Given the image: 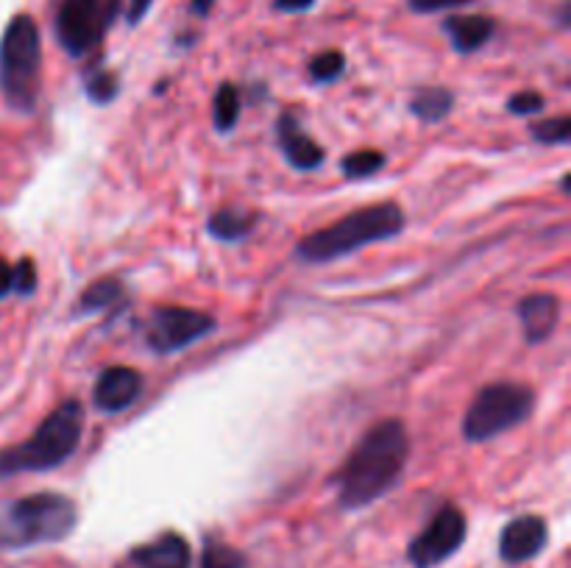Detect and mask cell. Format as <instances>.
Masks as SVG:
<instances>
[{
    "instance_id": "obj_1",
    "label": "cell",
    "mask_w": 571,
    "mask_h": 568,
    "mask_svg": "<svg viewBox=\"0 0 571 568\" xmlns=\"http://www.w3.org/2000/svg\"><path fill=\"white\" fill-rule=\"evenodd\" d=\"M412 440L405 421L382 418L357 440L340 468L333 474V488L343 510H363L391 494L407 468Z\"/></svg>"
},
{
    "instance_id": "obj_2",
    "label": "cell",
    "mask_w": 571,
    "mask_h": 568,
    "mask_svg": "<svg viewBox=\"0 0 571 568\" xmlns=\"http://www.w3.org/2000/svg\"><path fill=\"white\" fill-rule=\"evenodd\" d=\"M405 209L396 201H380L343 215L340 220L295 243L293 257L304 265H326L354 254L365 245L385 243L405 232Z\"/></svg>"
},
{
    "instance_id": "obj_3",
    "label": "cell",
    "mask_w": 571,
    "mask_h": 568,
    "mask_svg": "<svg viewBox=\"0 0 571 568\" xmlns=\"http://www.w3.org/2000/svg\"><path fill=\"white\" fill-rule=\"evenodd\" d=\"M81 434H84V407L79 398H68L50 409L45 421L23 443L0 449V479L59 468L79 452Z\"/></svg>"
},
{
    "instance_id": "obj_4",
    "label": "cell",
    "mask_w": 571,
    "mask_h": 568,
    "mask_svg": "<svg viewBox=\"0 0 571 568\" xmlns=\"http://www.w3.org/2000/svg\"><path fill=\"white\" fill-rule=\"evenodd\" d=\"M79 526V505L56 490H39L9 501L0 513V549L62 544Z\"/></svg>"
},
{
    "instance_id": "obj_5",
    "label": "cell",
    "mask_w": 571,
    "mask_h": 568,
    "mask_svg": "<svg viewBox=\"0 0 571 568\" xmlns=\"http://www.w3.org/2000/svg\"><path fill=\"white\" fill-rule=\"evenodd\" d=\"M0 92L12 109H37L43 92V34L32 14H14L0 37Z\"/></svg>"
},
{
    "instance_id": "obj_6",
    "label": "cell",
    "mask_w": 571,
    "mask_h": 568,
    "mask_svg": "<svg viewBox=\"0 0 571 568\" xmlns=\"http://www.w3.org/2000/svg\"><path fill=\"white\" fill-rule=\"evenodd\" d=\"M538 396L524 382H491L479 387L463 418V438L468 443H488L510 429L522 427L535 413Z\"/></svg>"
},
{
    "instance_id": "obj_7",
    "label": "cell",
    "mask_w": 571,
    "mask_h": 568,
    "mask_svg": "<svg viewBox=\"0 0 571 568\" xmlns=\"http://www.w3.org/2000/svg\"><path fill=\"white\" fill-rule=\"evenodd\" d=\"M117 12L120 0H59L54 20L56 43L73 59H84L104 43Z\"/></svg>"
},
{
    "instance_id": "obj_8",
    "label": "cell",
    "mask_w": 571,
    "mask_h": 568,
    "mask_svg": "<svg viewBox=\"0 0 571 568\" xmlns=\"http://www.w3.org/2000/svg\"><path fill=\"white\" fill-rule=\"evenodd\" d=\"M218 329V321L209 312L182 304H162L151 312L145 329L148 349L156 355H176L193 343L203 340Z\"/></svg>"
},
{
    "instance_id": "obj_9",
    "label": "cell",
    "mask_w": 571,
    "mask_h": 568,
    "mask_svg": "<svg viewBox=\"0 0 571 568\" xmlns=\"http://www.w3.org/2000/svg\"><path fill=\"white\" fill-rule=\"evenodd\" d=\"M468 519L457 505H443L421 535L410 541L407 546V563L412 568H438L455 557L461 546L466 544Z\"/></svg>"
},
{
    "instance_id": "obj_10",
    "label": "cell",
    "mask_w": 571,
    "mask_h": 568,
    "mask_svg": "<svg viewBox=\"0 0 571 568\" xmlns=\"http://www.w3.org/2000/svg\"><path fill=\"white\" fill-rule=\"evenodd\" d=\"M142 391H145V379L137 368L129 366H109L98 373L93 387V404L104 416H117L126 413L140 402Z\"/></svg>"
},
{
    "instance_id": "obj_11",
    "label": "cell",
    "mask_w": 571,
    "mask_h": 568,
    "mask_svg": "<svg viewBox=\"0 0 571 568\" xmlns=\"http://www.w3.org/2000/svg\"><path fill=\"white\" fill-rule=\"evenodd\" d=\"M549 544V526L540 515H518L499 532V557L510 566L535 560Z\"/></svg>"
},
{
    "instance_id": "obj_12",
    "label": "cell",
    "mask_w": 571,
    "mask_h": 568,
    "mask_svg": "<svg viewBox=\"0 0 571 568\" xmlns=\"http://www.w3.org/2000/svg\"><path fill=\"white\" fill-rule=\"evenodd\" d=\"M277 142L284 162L290 167H295V171L313 173L326 162L324 146L304 131V126L293 112H282L277 117Z\"/></svg>"
},
{
    "instance_id": "obj_13",
    "label": "cell",
    "mask_w": 571,
    "mask_h": 568,
    "mask_svg": "<svg viewBox=\"0 0 571 568\" xmlns=\"http://www.w3.org/2000/svg\"><path fill=\"white\" fill-rule=\"evenodd\" d=\"M522 335L529 346H540L555 335L563 315V301L555 293H529L516 306Z\"/></svg>"
},
{
    "instance_id": "obj_14",
    "label": "cell",
    "mask_w": 571,
    "mask_h": 568,
    "mask_svg": "<svg viewBox=\"0 0 571 568\" xmlns=\"http://www.w3.org/2000/svg\"><path fill=\"white\" fill-rule=\"evenodd\" d=\"M131 563L137 568H193V552L185 535L167 530L160 538L135 546Z\"/></svg>"
},
{
    "instance_id": "obj_15",
    "label": "cell",
    "mask_w": 571,
    "mask_h": 568,
    "mask_svg": "<svg viewBox=\"0 0 571 568\" xmlns=\"http://www.w3.org/2000/svg\"><path fill=\"white\" fill-rule=\"evenodd\" d=\"M443 34H446L457 54H477L497 34V20L488 18V14H452V18L443 20Z\"/></svg>"
},
{
    "instance_id": "obj_16",
    "label": "cell",
    "mask_w": 571,
    "mask_h": 568,
    "mask_svg": "<svg viewBox=\"0 0 571 568\" xmlns=\"http://www.w3.org/2000/svg\"><path fill=\"white\" fill-rule=\"evenodd\" d=\"M455 90H448V86L441 84H427L412 92L407 109H410V115L416 117V120L424 123V126H435V123H443L455 112Z\"/></svg>"
},
{
    "instance_id": "obj_17",
    "label": "cell",
    "mask_w": 571,
    "mask_h": 568,
    "mask_svg": "<svg viewBox=\"0 0 571 568\" xmlns=\"http://www.w3.org/2000/svg\"><path fill=\"white\" fill-rule=\"evenodd\" d=\"M257 227H259V212L240 209V207L218 209V212L209 215L207 220V232L215 240H221V243H243L246 237H252Z\"/></svg>"
},
{
    "instance_id": "obj_18",
    "label": "cell",
    "mask_w": 571,
    "mask_h": 568,
    "mask_svg": "<svg viewBox=\"0 0 571 568\" xmlns=\"http://www.w3.org/2000/svg\"><path fill=\"white\" fill-rule=\"evenodd\" d=\"M120 299H124V281L115 279V276L95 279L93 285L79 295L73 315H81V318H86V315H98V312L109 310V306L117 304Z\"/></svg>"
},
{
    "instance_id": "obj_19",
    "label": "cell",
    "mask_w": 571,
    "mask_h": 568,
    "mask_svg": "<svg viewBox=\"0 0 571 568\" xmlns=\"http://www.w3.org/2000/svg\"><path fill=\"white\" fill-rule=\"evenodd\" d=\"M240 112H243V104H240V90L232 84V81H223L218 86L215 98H212V123H215L218 131H232L240 120Z\"/></svg>"
},
{
    "instance_id": "obj_20",
    "label": "cell",
    "mask_w": 571,
    "mask_h": 568,
    "mask_svg": "<svg viewBox=\"0 0 571 568\" xmlns=\"http://www.w3.org/2000/svg\"><path fill=\"white\" fill-rule=\"evenodd\" d=\"M387 165V157L376 148H360V151L349 153L340 160V173H343L349 182H363V178L376 176L382 167Z\"/></svg>"
},
{
    "instance_id": "obj_21",
    "label": "cell",
    "mask_w": 571,
    "mask_h": 568,
    "mask_svg": "<svg viewBox=\"0 0 571 568\" xmlns=\"http://www.w3.org/2000/svg\"><path fill=\"white\" fill-rule=\"evenodd\" d=\"M84 92L93 104L106 106L120 95V79H117L115 70L95 65V68H90L84 73Z\"/></svg>"
},
{
    "instance_id": "obj_22",
    "label": "cell",
    "mask_w": 571,
    "mask_h": 568,
    "mask_svg": "<svg viewBox=\"0 0 571 568\" xmlns=\"http://www.w3.org/2000/svg\"><path fill=\"white\" fill-rule=\"evenodd\" d=\"M307 73L315 84H335L346 73V56L340 50H321L310 59Z\"/></svg>"
},
{
    "instance_id": "obj_23",
    "label": "cell",
    "mask_w": 571,
    "mask_h": 568,
    "mask_svg": "<svg viewBox=\"0 0 571 568\" xmlns=\"http://www.w3.org/2000/svg\"><path fill=\"white\" fill-rule=\"evenodd\" d=\"M529 135H533L535 142L540 146H569L571 140V117L569 115H558L549 117V120H540L529 126Z\"/></svg>"
},
{
    "instance_id": "obj_24",
    "label": "cell",
    "mask_w": 571,
    "mask_h": 568,
    "mask_svg": "<svg viewBox=\"0 0 571 568\" xmlns=\"http://www.w3.org/2000/svg\"><path fill=\"white\" fill-rule=\"evenodd\" d=\"M246 555L223 541H207L201 552V568H246Z\"/></svg>"
},
{
    "instance_id": "obj_25",
    "label": "cell",
    "mask_w": 571,
    "mask_h": 568,
    "mask_svg": "<svg viewBox=\"0 0 571 568\" xmlns=\"http://www.w3.org/2000/svg\"><path fill=\"white\" fill-rule=\"evenodd\" d=\"M37 285H39L37 265H34L32 257H23L12 268V293H18L20 299H32V295L37 293Z\"/></svg>"
},
{
    "instance_id": "obj_26",
    "label": "cell",
    "mask_w": 571,
    "mask_h": 568,
    "mask_svg": "<svg viewBox=\"0 0 571 568\" xmlns=\"http://www.w3.org/2000/svg\"><path fill=\"white\" fill-rule=\"evenodd\" d=\"M544 109H547V101H544V95L535 90H522L508 98V112L516 117L538 115V112H544Z\"/></svg>"
},
{
    "instance_id": "obj_27",
    "label": "cell",
    "mask_w": 571,
    "mask_h": 568,
    "mask_svg": "<svg viewBox=\"0 0 571 568\" xmlns=\"http://www.w3.org/2000/svg\"><path fill=\"white\" fill-rule=\"evenodd\" d=\"M474 3V0H407V7L416 14H438L448 12V9H461Z\"/></svg>"
},
{
    "instance_id": "obj_28",
    "label": "cell",
    "mask_w": 571,
    "mask_h": 568,
    "mask_svg": "<svg viewBox=\"0 0 571 568\" xmlns=\"http://www.w3.org/2000/svg\"><path fill=\"white\" fill-rule=\"evenodd\" d=\"M151 3H154V0H129V7H126V18H129V23L131 25L140 23V20L148 14V9H151Z\"/></svg>"
},
{
    "instance_id": "obj_29",
    "label": "cell",
    "mask_w": 571,
    "mask_h": 568,
    "mask_svg": "<svg viewBox=\"0 0 571 568\" xmlns=\"http://www.w3.org/2000/svg\"><path fill=\"white\" fill-rule=\"evenodd\" d=\"M273 7L279 9V12H307V9L315 7V0H277Z\"/></svg>"
},
{
    "instance_id": "obj_30",
    "label": "cell",
    "mask_w": 571,
    "mask_h": 568,
    "mask_svg": "<svg viewBox=\"0 0 571 568\" xmlns=\"http://www.w3.org/2000/svg\"><path fill=\"white\" fill-rule=\"evenodd\" d=\"M12 295V265L7 259H0V299Z\"/></svg>"
},
{
    "instance_id": "obj_31",
    "label": "cell",
    "mask_w": 571,
    "mask_h": 568,
    "mask_svg": "<svg viewBox=\"0 0 571 568\" xmlns=\"http://www.w3.org/2000/svg\"><path fill=\"white\" fill-rule=\"evenodd\" d=\"M212 7H215V0H190V12L196 18H207L212 12Z\"/></svg>"
},
{
    "instance_id": "obj_32",
    "label": "cell",
    "mask_w": 571,
    "mask_h": 568,
    "mask_svg": "<svg viewBox=\"0 0 571 568\" xmlns=\"http://www.w3.org/2000/svg\"><path fill=\"white\" fill-rule=\"evenodd\" d=\"M560 189H563V196H569V173L560 176Z\"/></svg>"
}]
</instances>
